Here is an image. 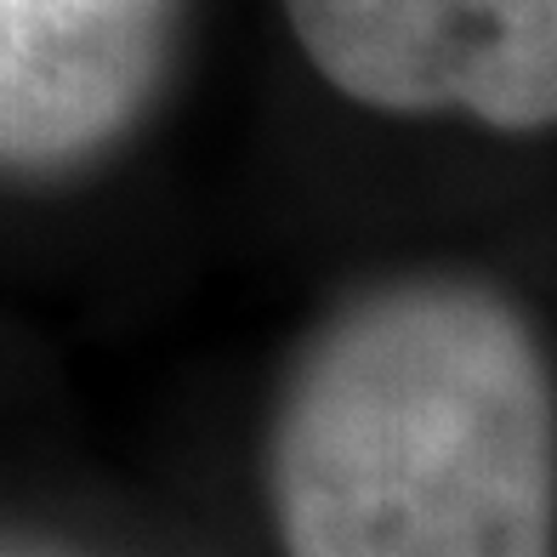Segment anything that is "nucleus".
I'll list each match as a JSON object with an SVG mask.
<instances>
[{
  "label": "nucleus",
  "mask_w": 557,
  "mask_h": 557,
  "mask_svg": "<svg viewBox=\"0 0 557 557\" xmlns=\"http://www.w3.org/2000/svg\"><path fill=\"white\" fill-rule=\"evenodd\" d=\"M290 557H552L557 410L529 331L484 290L364 301L278 421Z\"/></svg>",
  "instance_id": "1"
},
{
  "label": "nucleus",
  "mask_w": 557,
  "mask_h": 557,
  "mask_svg": "<svg viewBox=\"0 0 557 557\" xmlns=\"http://www.w3.org/2000/svg\"><path fill=\"white\" fill-rule=\"evenodd\" d=\"M296 40L370 109H461L500 132L557 120V0H285Z\"/></svg>",
  "instance_id": "2"
},
{
  "label": "nucleus",
  "mask_w": 557,
  "mask_h": 557,
  "mask_svg": "<svg viewBox=\"0 0 557 557\" xmlns=\"http://www.w3.org/2000/svg\"><path fill=\"white\" fill-rule=\"evenodd\" d=\"M176 0H0V148L58 165L114 137L160 81Z\"/></svg>",
  "instance_id": "3"
}]
</instances>
